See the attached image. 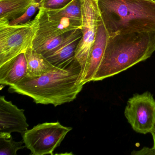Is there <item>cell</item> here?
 <instances>
[{"mask_svg":"<svg viewBox=\"0 0 155 155\" xmlns=\"http://www.w3.org/2000/svg\"><path fill=\"white\" fill-rule=\"evenodd\" d=\"M81 68L76 59L62 68H54L35 78H25L9 86V91L28 96L37 104L55 107L74 101L83 86L79 83Z\"/></svg>","mask_w":155,"mask_h":155,"instance_id":"1","label":"cell"},{"mask_svg":"<svg viewBox=\"0 0 155 155\" xmlns=\"http://www.w3.org/2000/svg\"><path fill=\"white\" fill-rule=\"evenodd\" d=\"M155 31L120 33L109 37L101 62L92 81L117 75L151 57Z\"/></svg>","mask_w":155,"mask_h":155,"instance_id":"2","label":"cell"},{"mask_svg":"<svg viewBox=\"0 0 155 155\" xmlns=\"http://www.w3.org/2000/svg\"><path fill=\"white\" fill-rule=\"evenodd\" d=\"M97 3L109 37L155 31V0H99Z\"/></svg>","mask_w":155,"mask_h":155,"instance_id":"3","label":"cell"},{"mask_svg":"<svg viewBox=\"0 0 155 155\" xmlns=\"http://www.w3.org/2000/svg\"><path fill=\"white\" fill-rule=\"evenodd\" d=\"M39 15L21 24L0 20V66L33 48L39 29Z\"/></svg>","mask_w":155,"mask_h":155,"instance_id":"4","label":"cell"},{"mask_svg":"<svg viewBox=\"0 0 155 155\" xmlns=\"http://www.w3.org/2000/svg\"><path fill=\"white\" fill-rule=\"evenodd\" d=\"M72 129L58 121L45 122L27 130L22 134V138L31 155H53V151Z\"/></svg>","mask_w":155,"mask_h":155,"instance_id":"5","label":"cell"},{"mask_svg":"<svg viewBox=\"0 0 155 155\" xmlns=\"http://www.w3.org/2000/svg\"><path fill=\"white\" fill-rule=\"evenodd\" d=\"M81 3L82 35L76 49L75 57L81 68L79 80V83L81 84L87 71L91 49L96 39L99 24L101 20L97 1L81 0Z\"/></svg>","mask_w":155,"mask_h":155,"instance_id":"6","label":"cell"},{"mask_svg":"<svg viewBox=\"0 0 155 155\" xmlns=\"http://www.w3.org/2000/svg\"><path fill=\"white\" fill-rule=\"evenodd\" d=\"M124 114L134 131L151 133L155 127V100L152 94L146 91L134 95L128 101Z\"/></svg>","mask_w":155,"mask_h":155,"instance_id":"7","label":"cell"},{"mask_svg":"<svg viewBox=\"0 0 155 155\" xmlns=\"http://www.w3.org/2000/svg\"><path fill=\"white\" fill-rule=\"evenodd\" d=\"M38 13L40 27L33 42V48L44 56L60 45L71 32L63 29L58 22L49 19L43 8H40Z\"/></svg>","mask_w":155,"mask_h":155,"instance_id":"8","label":"cell"},{"mask_svg":"<svg viewBox=\"0 0 155 155\" xmlns=\"http://www.w3.org/2000/svg\"><path fill=\"white\" fill-rule=\"evenodd\" d=\"M29 125L24 110L18 108L4 96L0 97V137L10 139L11 133L16 132L24 134Z\"/></svg>","mask_w":155,"mask_h":155,"instance_id":"9","label":"cell"},{"mask_svg":"<svg viewBox=\"0 0 155 155\" xmlns=\"http://www.w3.org/2000/svg\"><path fill=\"white\" fill-rule=\"evenodd\" d=\"M82 35L81 29L73 31L67 36L60 45L44 57L56 68L66 67L75 59L76 49Z\"/></svg>","mask_w":155,"mask_h":155,"instance_id":"10","label":"cell"},{"mask_svg":"<svg viewBox=\"0 0 155 155\" xmlns=\"http://www.w3.org/2000/svg\"><path fill=\"white\" fill-rule=\"evenodd\" d=\"M109 37L107 31L101 20L99 24L96 39L90 55L87 71L81 81V83L83 85L92 81L102 60Z\"/></svg>","mask_w":155,"mask_h":155,"instance_id":"11","label":"cell"},{"mask_svg":"<svg viewBox=\"0 0 155 155\" xmlns=\"http://www.w3.org/2000/svg\"><path fill=\"white\" fill-rule=\"evenodd\" d=\"M28 75V64L25 53L20 54L15 58L0 66L1 86L14 85Z\"/></svg>","mask_w":155,"mask_h":155,"instance_id":"12","label":"cell"},{"mask_svg":"<svg viewBox=\"0 0 155 155\" xmlns=\"http://www.w3.org/2000/svg\"><path fill=\"white\" fill-rule=\"evenodd\" d=\"M43 9L50 19L56 20L61 18H65L81 26V0H72L66 6L59 8Z\"/></svg>","mask_w":155,"mask_h":155,"instance_id":"13","label":"cell"},{"mask_svg":"<svg viewBox=\"0 0 155 155\" xmlns=\"http://www.w3.org/2000/svg\"><path fill=\"white\" fill-rule=\"evenodd\" d=\"M25 55L28 64L27 78H35L40 77L55 67L33 48L28 50Z\"/></svg>","mask_w":155,"mask_h":155,"instance_id":"14","label":"cell"},{"mask_svg":"<svg viewBox=\"0 0 155 155\" xmlns=\"http://www.w3.org/2000/svg\"><path fill=\"white\" fill-rule=\"evenodd\" d=\"M37 1L38 0H0V20L10 21L17 18Z\"/></svg>","mask_w":155,"mask_h":155,"instance_id":"15","label":"cell"},{"mask_svg":"<svg viewBox=\"0 0 155 155\" xmlns=\"http://www.w3.org/2000/svg\"><path fill=\"white\" fill-rule=\"evenodd\" d=\"M24 142L15 141L12 137L10 139L0 137V155H17V151L26 147Z\"/></svg>","mask_w":155,"mask_h":155,"instance_id":"16","label":"cell"},{"mask_svg":"<svg viewBox=\"0 0 155 155\" xmlns=\"http://www.w3.org/2000/svg\"><path fill=\"white\" fill-rule=\"evenodd\" d=\"M40 7V2L38 1L34 2L26 11L25 13H23L20 17L10 21V23L13 25H16L29 21L31 20L32 17L36 14L37 11H38Z\"/></svg>","mask_w":155,"mask_h":155,"instance_id":"17","label":"cell"},{"mask_svg":"<svg viewBox=\"0 0 155 155\" xmlns=\"http://www.w3.org/2000/svg\"><path fill=\"white\" fill-rule=\"evenodd\" d=\"M72 0H44L41 3V7L44 9H57L62 8Z\"/></svg>","mask_w":155,"mask_h":155,"instance_id":"18","label":"cell"},{"mask_svg":"<svg viewBox=\"0 0 155 155\" xmlns=\"http://www.w3.org/2000/svg\"><path fill=\"white\" fill-rule=\"evenodd\" d=\"M131 154L133 155H155V148H152L143 147L141 150L137 151H132Z\"/></svg>","mask_w":155,"mask_h":155,"instance_id":"19","label":"cell"},{"mask_svg":"<svg viewBox=\"0 0 155 155\" xmlns=\"http://www.w3.org/2000/svg\"><path fill=\"white\" fill-rule=\"evenodd\" d=\"M151 134L152 135V137H153V147H154L155 148V127H154V130H153L152 132H151Z\"/></svg>","mask_w":155,"mask_h":155,"instance_id":"20","label":"cell"},{"mask_svg":"<svg viewBox=\"0 0 155 155\" xmlns=\"http://www.w3.org/2000/svg\"><path fill=\"white\" fill-rule=\"evenodd\" d=\"M43 1H44V0H41V2H43Z\"/></svg>","mask_w":155,"mask_h":155,"instance_id":"21","label":"cell"},{"mask_svg":"<svg viewBox=\"0 0 155 155\" xmlns=\"http://www.w3.org/2000/svg\"><path fill=\"white\" fill-rule=\"evenodd\" d=\"M95 1H99V0H95Z\"/></svg>","mask_w":155,"mask_h":155,"instance_id":"22","label":"cell"},{"mask_svg":"<svg viewBox=\"0 0 155 155\" xmlns=\"http://www.w3.org/2000/svg\"></svg>","mask_w":155,"mask_h":155,"instance_id":"23","label":"cell"}]
</instances>
